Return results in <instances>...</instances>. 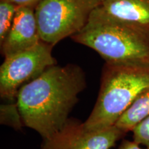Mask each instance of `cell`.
Masks as SVG:
<instances>
[{
	"label": "cell",
	"mask_w": 149,
	"mask_h": 149,
	"mask_svg": "<svg viewBox=\"0 0 149 149\" xmlns=\"http://www.w3.org/2000/svg\"><path fill=\"white\" fill-rule=\"evenodd\" d=\"M86 88V77L77 64L54 65L19 89L16 98L24 126L44 140L61 129Z\"/></svg>",
	"instance_id": "obj_1"
},
{
	"label": "cell",
	"mask_w": 149,
	"mask_h": 149,
	"mask_svg": "<svg viewBox=\"0 0 149 149\" xmlns=\"http://www.w3.org/2000/svg\"><path fill=\"white\" fill-rule=\"evenodd\" d=\"M17 8L18 6L6 0H0V44L8 34Z\"/></svg>",
	"instance_id": "obj_11"
},
{
	"label": "cell",
	"mask_w": 149,
	"mask_h": 149,
	"mask_svg": "<svg viewBox=\"0 0 149 149\" xmlns=\"http://www.w3.org/2000/svg\"><path fill=\"white\" fill-rule=\"evenodd\" d=\"M149 88V64L107 63L102 70L100 91L84 123L89 130L114 126L140 93Z\"/></svg>",
	"instance_id": "obj_3"
},
{
	"label": "cell",
	"mask_w": 149,
	"mask_h": 149,
	"mask_svg": "<svg viewBox=\"0 0 149 149\" xmlns=\"http://www.w3.org/2000/svg\"><path fill=\"white\" fill-rule=\"evenodd\" d=\"M102 0H42L35 8L40 38L55 46L77 34Z\"/></svg>",
	"instance_id": "obj_4"
},
{
	"label": "cell",
	"mask_w": 149,
	"mask_h": 149,
	"mask_svg": "<svg viewBox=\"0 0 149 149\" xmlns=\"http://www.w3.org/2000/svg\"><path fill=\"white\" fill-rule=\"evenodd\" d=\"M71 39L94 50L107 63L149 64V31L115 19L100 6Z\"/></svg>",
	"instance_id": "obj_2"
},
{
	"label": "cell",
	"mask_w": 149,
	"mask_h": 149,
	"mask_svg": "<svg viewBox=\"0 0 149 149\" xmlns=\"http://www.w3.org/2000/svg\"><path fill=\"white\" fill-rule=\"evenodd\" d=\"M0 124L15 130L24 126V121L17 102H9L0 106Z\"/></svg>",
	"instance_id": "obj_10"
},
{
	"label": "cell",
	"mask_w": 149,
	"mask_h": 149,
	"mask_svg": "<svg viewBox=\"0 0 149 149\" xmlns=\"http://www.w3.org/2000/svg\"><path fill=\"white\" fill-rule=\"evenodd\" d=\"M9 2L13 3L18 7L28 6L36 8L37 6L40 3L42 0H6Z\"/></svg>",
	"instance_id": "obj_13"
},
{
	"label": "cell",
	"mask_w": 149,
	"mask_h": 149,
	"mask_svg": "<svg viewBox=\"0 0 149 149\" xmlns=\"http://www.w3.org/2000/svg\"><path fill=\"white\" fill-rule=\"evenodd\" d=\"M126 134L115 125L89 130L84 122L69 118L55 135L44 140L40 149H111Z\"/></svg>",
	"instance_id": "obj_6"
},
{
	"label": "cell",
	"mask_w": 149,
	"mask_h": 149,
	"mask_svg": "<svg viewBox=\"0 0 149 149\" xmlns=\"http://www.w3.org/2000/svg\"><path fill=\"white\" fill-rule=\"evenodd\" d=\"M132 133L134 141L149 148V116L136 126Z\"/></svg>",
	"instance_id": "obj_12"
},
{
	"label": "cell",
	"mask_w": 149,
	"mask_h": 149,
	"mask_svg": "<svg viewBox=\"0 0 149 149\" xmlns=\"http://www.w3.org/2000/svg\"><path fill=\"white\" fill-rule=\"evenodd\" d=\"M118 149H149L148 148H146V147H144V148H142V147L140 146V145L136 143L135 141L133 140L130 141L128 140V139H124L119 146Z\"/></svg>",
	"instance_id": "obj_14"
},
{
	"label": "cell",
	"mask_w": 149,
	"mask_h": 149,
	"mask_svg": "<svg viewBox=\"0 0 149 149\" xmlns=\"http://www.w3.org/2000/svg\"><path fill=\"white\" fill-rule=\"evenodd\" d=\"M99 6L115 19L149 31V0H102Z\"/></svg>",
	"instance_id": "obj_8"
},
{
	"label": "cell",
	"mask_w": 149,
	"mask_h": 149,
	"mask_svg": "<svg viewBox=\"0 0 149 149\" xmlns=\"http://www.w3.org/2000/svg\"><path fill=\"white\" fill-rule=\"evenodd\" d=\"M149 116V88L142 91L115 124L125 133Z\"/></svg>",
	"instance_id": "obj_9"
},
{
	"label": "cell",
	"mask_w": 149,
	"mask_h": 149,
	"mask_svg": "<svg viewBox=\"0 0 149 149\" xmlns=\"http://www.w3.org/2000/svg\"><path fill=\"white\" fill-rule=\"evenodd\" d=\"M54 45L40 41L34 47L4 57L0 66V96L16 101L19 89L57 64L53 55Z\"/></svg>",
	"instance_id": "obj_5"
},
{
	"label": "cell",
	"mask_w": 149,
	"mask_h": 149,
	"mask_svg": "<svg viewBox=\"0 0 149 149\" xmlns=\"http://www.w3.org/2000/svg\"><path fill=\"white\" fill-rule=\"evenodd\" d=\"M40 41L35 8L18 7L12 26L1 44V54L9 57L34 47Z\"/></svg>",
	"instance_id": "obj_7"
}]
</instances>
